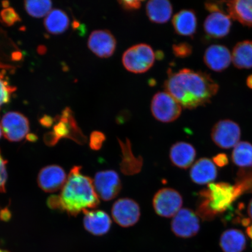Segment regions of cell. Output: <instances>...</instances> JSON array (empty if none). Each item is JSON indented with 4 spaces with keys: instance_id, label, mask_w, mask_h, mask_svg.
I'll return each mask as SVG.
<instances>
[{
    "instance_id": "1",
    "label": "cell",
    "mask_w": 252,
    "mask_h": 252,
    "mask_svg": "<svg viewBox=\"0 0 252 252\" xmlns=\"http://www.w3.org/2000/svg\"><path fill=\"white\" fill-rule=\"evenodd\" d=\"M164 88L183 108L189 109L210 103L219 90V84L209 74L189 68L178 72L169 70Z\"/></svg>"
},
{
    "instance_id": "2",
    "label": "cell",
    "mask_w": 252,
    "mask_h": 252,
    "mask_svg": "<svg viewBox=\"0 0 252 252\" xmlns=\"http://www.w3.org/2000/svg\"><path fill=\"white\" fill-rule=\"evenodd\" d=\"M56 197V210L65 211L72 216L99 204L92 179L82 173L80 166L71 169L61 194Z\"/></svg>"
},
{
    "instance_id": "3",
    "label": "cell",
    "mask_w": 252,
    "mask_h": 252,
    "mask_svg": "<svg viewBox=\"0 0 252 252\" xmlns=\"http://www.w3.org/2000/svg\"><path fill=\"white\" fill-rule=\"evenodd\" d=\"M242 194L243 191L237 184L212 183L199 193L196 214L204 220H212L229 210Z\"/></svg>"
},
{
    "instance_id": "4",
    "label": "cell",
    "mask_w": 252,
    "mask_h": 252,
    "mask_svg": "<svg viewBox=\"0 0 252 252\" xmlns=\"http://www.w3.org/2000/svg\"><path fill=\"white\" fill-rule=\"evenodd\" d=\"M58 120L53 131L47 133L44 137L47 146H55L63 138H69L81 145L86 143L87 137L78 127L70 109H65Z\"/></svg>"
},
{
    "instance_id": "5",
    "label": "cell",
    "mask_w": 252,
    "mask_h": 252,
    "mask_svg": "<svg viewBox=\"0 0 252 252\" xmlns=\"http://www.w3.org/2000/svg\"><path fill=\"white\" fill-rule=\"evenodd\" d=\"M156 55L150 45L137 44L126 50L122 56L125 68L134 74H142L153 67Z\"/></svg>"
},
{
    "instance_id": "6",
    "label": "cell",
    "mask_w": 252,
    "mask_h": 252,
    "mask_svg": "<svg viewBox=\"0 0 252 252\" xmlns=\"http://www.w3.org/2000/svg\"><path fill=\"white\" fill-rule=\"evenodd\" d=\"M182 107L169 93L158 92L154 94L151 103V113L158 121L174 122L181 116Z\"/></svg>"
},
{
    "instance_id": "7",
    "label": "cell",
    "mask_w": 252,
    "mask_h": 252,
    "mask_svg": "<svg viewBox=\"0 0 252 252\" xmlns=\"http://www.w3.org/2000/svg\"><path fill=\"white\" fill-rule=\"evenodd\" d=\"M211 136L214 143L220 149H230L240 142L241 130L234 121L222 120L214 125Z\"/></svg>"
},
{
    "instance_id": "8",
    "label": "cell",
    "mask_w": 252,
    "mask_h": 252,
    "mask_svg": "<svg viewBox=\"0 0 252 252\" xmlns=\"http://www.w3.org/2000/svg\"><path fill=\"white\" fill-rule=\"evenodd\" d=\"M182 204L181 194L171 188L160 189L153 198V205L156 213L165 218L174 217L181 210Z\"/></svg>"
},
{
    "instance_id": "9",
    "label": "cell",
    "mask_w": 252,
    "mask_h": 252,
    "mask_svg": "<svg viewBox=\"0 0 252 252\" xmlns=\"http://www.w3.org/2000/svg\"><path fill=\"white\" fill-rule=\"evenodd\" d=\"M1 127L6 139L11 142L23 140L30 131L29 121L17 112L5 113L1 119Z\"/></svg>"
},
{
    "instance_id": "10",
    "label": "cell",
    "mask_w": 252,
    "mask_h": 252,
    "mask_svg": "<svg viewBox=\"0 0 252 252\" xmlns=\"http://www.w3.org/2000/svg\"><path fill=\"white\" fill-rule=\"evenodd\" d=\"M93 182L97 196L103 201L114 199L121 191V179L118 173L113 170L96 173Z\"/></svg>"
},
{
    "instance_id": "11",
    "label": "cell",
    "mask_w": 252,
    "mask_h": 252,
    "mask_svg": "<svg viewBox=\"0 0 252 252\" xmlns=\"http://www.w3.org/2000/svg\"><path fill=\"white\" fill-rule=\"evenodd\" d=\"M200 228L197 214L187 208L182 209L173 217L172 231L178 237L190 238L196 235Z\"/></svg>"
},
{
    "instance_id": "12",
    "label": "cell",
    "mask_w": 252,
    "mask_h": 252,
    "mask_svg": "<svg viewBox=\"0 0 252 252\" xmlns=\"http://www.w3.org/2000/svg\"><path fill=\"white\" fill-rule=\"evenodd\" d=\"M112 215L116 223L122 227L133 226L140 219L139 205L129 198H120L113 204Z\"/></svg>"
},
{
    "instance_id": "13",
    "label": "cell",
    "mask_w": 252,
    "mask_h": 252,
    "mask_svg": "<svg viewBox=\"0 0 252 252\" xmlns=\"http://www.w3.org/2000/svg\"><path fill=\"white\" fill-rule=\"evenodd\" d=\"M68 176L61 166L51 165L44 167L37 176V184L42 190L54 193L62 189Z\"/></svg>"
},
{
    "instance_id": "14",
    "label": "cell",
    "mask_w": 252,
    "mask_h": 252,
    "mask_svg": "<svg viewBox=\"0 0 252 252\" xmlns=\"http://www.w3.org/2000/svg\"><path fill=\"white\" fill-rule=\"evenodd\" d=\"M116 40L108 30H96L91 33L88 46L94 55L100 58H108L115 53Z\"/></svg>"
},
{
    "instance_id": "15",
    "label": "cell",
    "mask_w": 252,
    "mask_h": 252,
    "mask_svg": "<svg viewBox=\"0 0 252 252\" xmlns=\"http://www.w3.org/2000/svg\"><path fill=\"white\" fill-rule=\"evenodd\" d=\"M203 60L205 64L210 70L221 72L225 70L231 64L232 54L225 46L212 45L205 51Z\"/></svg>"
},
{
    "instance_id": "16",
    "label": "cell",
    "mask_w": 252,
    "mask_h": 252,
    "mask_svg": "<svg viewBox=\"0 0 252 252\" xmlns=\"http://www.w3.org/2000/svg\"><path fill=\"white\" fill-rule=\"evenodd\" d=\"M231 26V18L223 12L211 13L205 20L203 25L205 33L215 39L223 38L227 36Z\"/></svg>"
},
{
    "instance_id": "17",
    "label": "cell",
    "mask_w": 252,
    "mask_h": 252,
    "mask_svg": "<svg viewBox=\"0 0 252 252\" xmlns=\"http://www.w3.org/2000/svg\"><path fill=\"white\" fill-rule=\"evenodd\" d=\"M83 213L84 225L88 232L96 236H102L109 232L112 220L108 214L102 210H87Z\"/></svg>"
},
{
    "instance_id": "18",
    "label": "cell",
    "mask_w": 252,
    "mask_h": 252,
    "mask_svg": "<svg viewBox=\"0 0 252 252\" xmlns=\"http://www.w3.org/2000/svg\"><path fill=\"white\" fill-rule=\"evenodd\" d=\"M218 175L217 166L212 160L203 158L191 166L190 176L192 182L198 185L212 184Z\"/></svg>"
},
{
    "instance_id": "19",
    "label": "cell",
    "mask_w": 252,
    "mask_h": 252,
    "mask_svg": "<svg viewBox=\"0 0 252 252\" xmlns=\"http://www.w3.org/2000/svg\"><path fill=\"white\" fill-rule=\"evenodd\" d=\"M196 151L191 144L187 142H177L173 144L169 151L170 160L175 166L188 169L196 158Z\"/></svg>"
},
{
    "instance_id": "20",
    "label": "cell",
    "mask_w": 252,
    "mask_h": 252,
    "mask_svg": "<svg viewBox=\"0 0 252 252\" xmlns=\"http://www.w3.org/2000/svg\"><path fill=\"white\" fill-rule=\"evenodd\" d=\"M173 28L179 35L191 36L196 33L197 18L192 9H182L172 19Z\"/></svg>"
},
{
    "instance_id": "21",
    "label": "cell",
    "mask_w": 252,
    "mask_h": 252,
    "mask_svg": "<svg viewBox=\"0 0 252 252\" xmlns=\"http://www.w3.org/2000/svg\"><path fill=\"white\" fill-rule=\"evenodd\" d=\"M230 18L247 27H252V0H235L226 2Z\"/></svg>"
},
{
    "instance_id": "22",
    "label": "cell",
    "mask_w": 252,
    "mask_h": 252,
    "mask_svg": "<svg viewBox=\"0 0 252 252\" xmlns=\"http://www.w3.org/2000/svg\"><path fill=\"white\" fill-rule=\"evenodd\" d=\"M121 147L122 159L121 163V171L126 175H133L139 173L143 164L141 157H135L131 150L130 140L125 142L119 140Z\"/></svg>"
},
{
    "instance_id": "23",
    "label": "cell",
    "mask_w": 252,
    "mask_h": 252,
    "mask_svg": "<svg viewBox=\"0 0 252 252\" xmlns=\"http://www.w3.org/2000/svg\"><path fill=\"white\" fill-rule=\"evenodd\" d=\"M220 246L223 252H243L247 248V239L241 230L227 229L220 235Z\"/></svg>"
},
{
    "instance_id": "24",
    "label": "cell",
    "mask_w": 252,
    "mask_h": 252,
    "mask_svg": "<svg viewBox=\"0 0 252 252\" xmlns=\"http://www.w3.org/2000/svg\"><path fill=\"white\" fill-rule=\"evenodd\" d=\"M173 8L166 0H151L147 3L146 13L149 20L156 24H165L171 18Z\"/></svg>"
},
{
    "instance_id": "25",
    "label": "cell",
    "mask_w": 252,
    "mask_h": 252,
    "mask_svg": "<svg viewBox=\"0 0 252 252\" xmlns=\"http://www.w3.org/2000/svg\"><path fill=\"white\" fill-rule=\"evenodd\" d=\"M232 62L239 69L252 68V41L246 40L236 44L233 49Z\"/></svg>"
},
{
    "instance_id": "26",
    "label": "cell",
    "mask_w": 252,
    "mask_h": 252,
    "mask_svg": "<svg viewBox=\"0 0 252 252\" xmlns=\"http://www.w3.org/2000/svg\"><path fill=\"white\" fill-rule=\"evenodd\" d=\"M70 25V20L65 12L61 9H55L46 16L44 25L49 33L58 34L67 30Z\"/></svg>"
},
{
    "instance_id": "27",
    "label": "cell",
    "mask_w": 252,
    "mask_h": 252,
    "mask_svg": "<svg viewBox=\"0 0 252 252\" xmlns=\"http://www.w3.org/2000/svg\"><path fill=\"white\" fill-rule=\"evenodd\" d=\"M231 158L234 164L241 169L252 167V144L248 141H240L234 147Z\"/></svg>"
},
{
    "instance_id": "28",
    "label": "cell",
    "mask_w": 252,
    "mask_h": 252,
    "mask_svg": "<svg viewBox=\"0 0 252 252\" xmlns=\"http://www.w3.org/2000/svg\"><path fill=\"white\" fill-rule=\"evenodd\" d=\"M24 4L28 14L34 18H42L52 11V2L48 0L25 1Z\"/></svg>"
},
{
    "instance_id": "29",
    "label": "cell",
    "mask_w": 252,
    "mask_h": 252,
    "mask_svg": "<svg viewBox=\"0 0 252 252\" xmlns=\"http://www.w3.org/2000/svg\"><path fill=\"white\" fill-rule=\"evenodd\" d=\"M236 184L241 187L244 194L252 193V167L239 171Z\"/></svg>"
},
{
    "instance_id": "30",
    "label": "cell",
    "mask_w": 252,
    "mask_h": 252,
    "mask_svg": "<svg viewBox=\"0 0 252 252\" xmlns=\"http://www.w3.org/2000/svg\"><path fill=\"white\" fill-rule=\"evenodd\" d=\"M0 20L7 26H12L21 21L20 15L13 8L8 7L2 9L0 12Z\"/></svg>"
},
{
    "instance_id": "31",
    "label": "cell",
    "mask_w": 252,
    "mask_h": 252,
    "mask_svg": "<svg viewBox=\"0 0 252 252\" xmlns=\"http://www.w3.org/2000/svg\"><path fill=\"white\" fill-rule=\"evenodd\" d=\"M16 90L4 80V77H0V108L2 105L9 101L11 94Z\"/></svg>"
},
{
    "instance_id": "32",
    "label": "cell",
    "mask_w": 252,
    "mask_h": 252,
    "mask_svg": "<svg viewBox=\"0 0 252 252\" xmlns=\"http://www.w3.org/2000/svg\"><path fill=\"white\" fill-rule=\"evenodd\" d=\"M172 50L173 55L176 58L184 59L187 58L191 55L193 48L190 44L187 42H181L173 45Z\"/></svg>"
},
{
    "instance_id": "33",
    "label": "cell",
    "mask_w": 252,
    "mask_h": 252,
    "mask_svg": "<svg viewBox=\"0 0 252 252\" xmlns=\"http://www.w3.org/2000/svg\"><path fill=\"white\" fill-rule=\"evenodd\" d=\"M106 137L102 132L94 131L91 133L90 138V146L93 150H99L101 149Z\"/></svg>"
},
{
    "instance_id": "34",
    "label": "cell",
    "mask_w": 252,
    "mask_h": 252,
    "mask_svg": "<svg viewBox=\"0 0 252 252\" xmlns=\"http://www.w3.org/2000/svg\"><path fill=\"white\" fill-rule=\"evenodd\" d=\"M7 161L2 157L0 151V193L5 191L6 182L7 180Z\"/></svg>"
},
{
    "instance_id": "35",
    "label": "cell",
    "mask_w": 252,
    "mask_h": 252,
    "mask_svg": "<svg viewBox=\"0 0 252 252\" xmlns=\"http://www.w3.org/2000/svg\"><path fill=\"white\" fill-rule=\"evenodd\" d=\"M141 1H137V0H131V1H127V0H122V1H119V4L121 7L127 11H134L137 10L140 8L142 5Z\"/></svg>"
},
{
    "instance_id": "36",
    "label": "cell",
    "mask_w": 252,
    "mask_h": 252,
    "mask_svg": "<svg viewBox=\"0 0 252 252\" xmlns=\"http://www.w3.org/2000/svg\"><path fill=\"white\" fill-rule=\"evenodd\" d=\"M213 161L216 166L222 168L228 164L229 159L225 154L220 153L213 157Z\"/></svg>"
},
{
    "instance_id": "37",
    "label": "cell",
    "mask_w": 252,
    "mask_h": 252,
    "mask_svg": "<svg viewBox=\"0 0 252 252\" xmlns=\"http://www.w3.org/2000/svg\"><path fill=\"white\" fill-rule=\"evenodd\" d=\"M222 1H208L205 3V7L211 13L216 12H223L222 10Z\"/></svg>"
},
{
    "instance_id": "38",
    "label": "cell",
    "mask_w": 252,
    "mask_h": 252,
    "mask_svg": "<svg viewBox=\"0 0 252 252\" xmlns=\"http://www.w3.org/2000/svg\"><path fill=\"white\" fill-rule=\"evenodd\" d=\"M40 123L44 127H50L54 123V120L49 116H44L40 119Z\"/></svg>"
},
{
    "instance_id": "39",
    "label": "cell",
    "mask_w": 252,
    "mask_h": 252,
    "mask_svg": "<svg viewBox=\"0 0 252 252\" xmlns=\"http://www.w3.org/2000/svg\"><path fill=\"white\" fill-rule=\"evenodd\" d=\"M11 217V213L7 208L1 210V212H0V219L4 220V221H8V220H10Z\"/></svg>"
},
{
    "instance_id": "40",
    "label": "cell",
    "mask_w": 252,
    "mask_h": 252,
    "mask_svg": "<svg viewBox=\"0 0 252 252\" xmlns=\"http://www.w3.org/2000/svg\"><path fill=\"white\" fill-rule=\"evenodd\" d=\"M246 232H247L248 237L252 240V223L248 226Z\"/></svg>"
},
{
    "instance_id": "41",
    "label": "cell",
    "mask_w": 252,
    "mask_h": 252,
    "mask_svg": "<svg viewBox=\"0 0 252 252\" xmlns=\"http://www.w3.org/2000/svg\"><path fill=\"white\" fill-rule=\"evenodd\" d=\"M248 213L249 214V216L250 217L251 219L252 220V198L248 205Z\"/></svg>"
},
{
    "instance_id": "42",
    "label": "cell",
    "mask_w": 252,
    "mask_h": 252,
    "mask_svg": "<svg viewBox=\"0 0 252 252\" xmlns=\"http://www.w3.org/2000/svg\"><path fill=\"white\" fill-rule=\"evenodd\" d=\"M247 85L249 88L252 90V74L247 78Z\"/></svg>"
},
{
    "instance_id": "43",
    "label": "cell",
    "mask_w": 252,
    "mask_h": 252,
    "mask_svg": "<svg viewBox=\"0 0 252 252\" xmlns=\"http://www.w3.org/2000/svg\"><path fill=\"white\" fill-rule=\"evenodd\" d=\"M27 138L28 140L32 142L35 141L37 138L36 135L33 134H28Z\"/></svg>"
},
{
    "instance_id": "44",
    "label": "cell",
    "mask_w": 252,
    "mask_h": 252,
    "mask_svg": "<svg viewBox=\"0 0 252 252\" xmlns=\"http://www.w3.org/2000/svg\"><path fill=\"white\" fill-rule=\"evenodd\" d=\"M6 67H7V66L0 64V77H4V74H3V72H4Z\"/></svg>"
},
{
    "instance_id": "45",
    "label": "cell",
    "mask_w": 252,
    "mask_h": 252,
    "mask_svg": "<svg viewBox=\"0 0 252 252\" xmlns=\"http://www.w3.org/2000/svg\"><path fill=\"white\" fill-rule=\"evenodd\" d=\"M2 134V128H1V126H0V138H1Z\"/></svg>"
},
{
    "instance_id": "46",
    "label": "cell",
    "mask_w": 252,
    "mask_h": 252,
    "mask_svg": "<svg viewBox=\"0 0 252 252\" xmlns=\"http://www.w3.org/2000/svg\"><path fill=\"white\" fill-rule=\"evenodd\" d=\"M0 252H9L7 251L0 250Z\"/></svg>"
}]
</instances>
